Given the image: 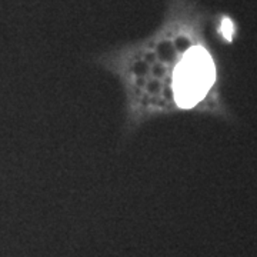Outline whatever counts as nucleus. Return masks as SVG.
Returning a JSON list of instances; mask_svg holds the SVG:
<instances>
[{
	"label": "nucleus",
	"mask_w": 257,
	"mask_h": 257,
	"mask_svg": "<svg viewBox=\"0 0 257 257\" xmlns=\"http://www.w3.org/2000/svg\"><path fill=\"white\" fill-rule=\"evenodd\" d=\"M214 64L203 47H192L175 70V99L180 107L196 106L214 83Z\"/></svg>",
	"instance_id": "nucleus-1"
},
{
	"label": "nucleus",
	"mask_w": 257,
	"mask_h": 257,
	"mask_svg": "<svg viewBox=\"0 0 257 257\" xmlns=\"http://www.w3.org/2000/svg\"><path fill=\"white\" fill-rule=\"evenodd\" d=\"M221 33H223V36L226 37L227 40H231L233 33H234V28H233V23L230 22L229 19L223 20V23H221Z\"/></svg>",
	"instance_id": "nucleus-2"
}]
</instances>
